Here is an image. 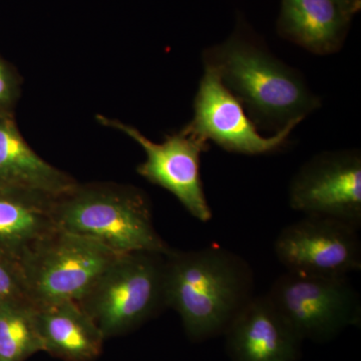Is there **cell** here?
<instances>
[{"mask_svg":"<svg viewBox=\"0 0 361 361\" xmlns=\"http://www.w3.org/2000/svg\"><path fill=\"white\" fill-rule=\"evenodd\" d=\"M336 1L338 2L339 6H341V8L343 9L346 13L351 16V14L355 13L358 7H360V0H336Z\"/></svg>","mask_w":361,"mask_h":361,"instance_id":"obj_19","label":"cell"},{"mask_svg":"<svg viewBox=\"0 0 361 361\" xmlns=\"http://www.w3.org/2000/svg\"><path fill=\"white\" fill-rule=\"evenodd\" d=\"M164 264L161 254L116 256L77 303L104 338L132 331L167 308Z\"/></svg>","mask_w":361,"mask_h":361,"instance_id":"obj_4","label":"cell"},{"mask_svg":"<svg viewBox=\"0 0 361 361\" xmlns=\"http://www.w3.org/2000/svg\"><path fill=\"white\" fill-rule=\"evenodd\" d=\"M44 353L65 361H92L106 341L101 330L75 301L37 306Z\"/></svg>","mask_w":361,"mask_h":361,"instance_id":"obj_15","label":"cell"},{"mask_svg":"<svg viewBox=\"0 0 361 361\" xmlns=\"http://www.w3.org/2000/svg\"><path fill=\"white\" fill-rule=\"evenodd\" d=\"M97 118L102 125L127 135L144 149L146 160L137 166V174L174 195L197 220L206 223L212 219L200 170L201 155L210 149L208 142L182 129L155 142L128 123L101 115Z\"/></svg>","mask_w":361,"mask_h":361,"instance_id":"obj_7","label":"cell"},{"mask_svg":"<svg viewBox=\"0 0 361 361\" xmlns=\"http://www.w3.org/2000/svg\"><path fill=\"white\" fill-rule=\"evenodd\" d=\"M289 204L305 215L331 218L360 230V149L324 151L304 163L292 178Z\"/></svg>","mask_w":361,"mask_h":361,"instance_id":"obj_8","label":"cell"},{"mask_svg":"<svg viewBox=\"0 0 361 361\" xmlns=\"http://www.w3.org/2000/svg\"><path fill=\"white\" fill-rule=\"evenodd\" d=\"M116 256L96 241L58 228L18 265L25 297L37 306L78 302Z\"/></svg>","mask_w":361,"mask_h":361,"instance_id":"obj_5","label":"cell"},{"mask_svg":"<svg viewBox=\"0 0 361 361\" xmlns=\"http://www.w3.org/2000/svg\"><path fill=\"white\" fill-rule=\"evenodd\" d=\"M357 231L341 221L305 215L279 233L274 242L275 255L288 272L348 277L361 269Z\"/></svg>","mask_w":361,"mask_h":361,"instance_id":"obj_9","label":"cell"},{"mask_svg":"<svg viewBox=\"0 0 361 361\" xmlns=\"http://www.w3.org/2000/svg\"><path fill=\"white\" fill-rule=\"evenodd\" d=\"M20 297H25V293L20 267L0 255V303Z\"/></svg>","mask_w":361,"mask_h":361,"instance_id":"obj_18","label":"cell"},{"mask_svg":"<svg viewBox=\"0 0 361 361\" xmlns=\"http://www.w3.org/2000/svg\"><path fill=\"white\" fill-rule=\"evenodd\" d=\"M193 109V118L183 127L185 132L241 155H268L280 151L298 126L294 123L271 137H263L238 99L209 68H204Z\"/></svg>","mask_w":361,"mask_h":361,"instance_id":"obj_10","label":"cell"},{"mask_svg":"<svg viewBox=\"0 0 361 361\" xmlns=\"http://www.w3.org/2000/svg\"><path fill=\"white\" fill-rule=\"evenodd\" d=\"M349 16L336 0H282L278 32L311 54L329 56L343 45Z\"/></svg>","mask_w":361,"mask_h":361,"instance_id":"obj_14","label":"cell"},{"mask_svg":"<svg viewBox=\"0 0 361 361\" xmlns=\"http://www.w3.org/2000/svg\"><path fill=\"white\" fill-rule=\"evenodd\" d=\"M18 71L0 56V111H13L20 96Z\"/></svg>","mask_w":361,"mask_h":361,"instance_id":"obj_17","label":"cell"},{"mask_svg":"<svg viewBox=\"0 0 361 361\" xmlns=\"http://www.w3.org/2000/svg\"><path fill=\"white\" fill-rule=\"evenodd\" d=\"M54 218L59 229L96 241L118 255L171 251L157 232L148 196L133 186L78 184L56 199Z\"/></svg>","mask_w":361,"mask_h":361,"instance_id":"obj_3","label":"cell"},{"mask_svg":"<svg viewBox=\"0 0 361 361\" xmlns=\"http://www.w3.org/2000/svg\"><path fill=\"white\" fill-rule=\"evenodd\" d=\"M204 68L215 71L257 129L275 134L299 125L322 106L300 71L275 56L257 37L236 30L204 49Z\"/></svg>","mask_w":361,"mask_h":361,"instance_id":"obj_1","label":"cell"},{"mask_svg":"<svg viewBox=\"0 0 361 361\" xmlns=\"http://www.w3.org/2000/svg\"><path fill=\"white\" fill-rule=\"evenodd\" d=\"M78 183L40 158L18 129L13 111H0V185L61 197Z\"/></svg>","mask_w":361,"mask_h":361,"instance_id":"obj_13","label":"cell"},{"mask_svg":"<svg viewBox=\"0 0 361 361\" xmlns=\"http://www.w3.org/2000/svg\"><path fill=\"white\" fill-rule=\"evenodd\" d=\"M39 351L37 306L26 297L0 303V361H25Z\"/></svg>","mask_w":361,"mask_h":361,"instance_id":"obj_16","label":"cell"},{"mask_svg":"<svg viewBox=\"0 0 361 361\" xmlns=\"http://www.w3.org/2000/svg\"><path fill=\"white\" fill-rule=\"evenodd\" d=\"M58 198L0 185V255L20 265L42 240L56 231Z\"/></svg>","mask_w":361,"mask_h":361,"instance_id":"obj_12","label":"cell"},{"mask_svg":"<svg viewBox=\"0 0 361 361\" xmlns=\"http://www.w3.org/2000/svg\"><path fill=\"white\" fill-rule=\"evenodd\" d=\"M254 288L253 269L246 259L220 245L191 251L171 249L165 255L166 306L180 316L191 341L223 336L255 296Z\"/></svg>","mask_w":361,"mask_h":361,"instance_id":"obj_2","label":"cell"},{"mask_svg":"<svg viewBox=\"0 0 361 361\" xmlns=\"http://www.w3.org/2000/svg\"><path fill=\"white\" fill-rule=\"evenodd\" d=\"M266 295L302 341H330L360 323V295L348 277L286 271Z\"/></svg>","mask_w":361,"mask_h":361,"instance_id":"obj_6","label":"cell"},{"mask_svg":"<svg viewBox=\"0 0 361 361\" xmlns=\"http://www.w3.org/2000/svg\"><path fill=\"white\" fill-rule=\"evenodd\" d=\"M231 361H298L302 341L267 295L253 296L224 334Z\"/></svg>","mask_w":361,"mask_h":361,"instance_id":"obj_11","label":"cell"}]
</instances>
